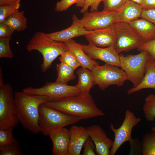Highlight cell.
Wrapping results in <instances>:
<instances>
[{"mask_svg":"<svg viewBox=\"0 0 155 155\" xmlns=\"http://www.w3.org/2000/svg\"><path fill=\"white\" fill-rule=\"evenodd\" d=\"M129 23L142 39L144 42L155 38V25L145 19H137Z\"/></svg>","mask_w":155,"mask_h":155,"instance_id":"20","label":"cell"},{"mask_svg":"<svg viewBox=\"0 0 155 155\" xmlns=\"http://www.w3.org/2000/svg\"><path fill=\"white\" fill-rule=\"evenodd\" d=\"M142 10L140 5L128 0L122 7L116 12L114 23H129L140 17Z\"/></svg>","mask_w":155,"mask_h":155,"instance_id":"18","label":"cell"},{"mask_svg":"<svg viewBox=\"0 0 155 155\" xmlns=\"http://www.w3.org/2000/svg\"><path fill=\"white\" fill-rule=\"evenodd\" d=\"M115 13L103 10L90 12L87 11L83 13L80 20L86 30L92 31L112 26L115 22Z\"/></svg>","mask_w":155,"mask_h":155,"instance_id":"11","label":"cell"},{"mask_svg":"<svg viewBox=\"0 0 155 155\" xmlns=\"http://www.w3.org/2000/svg\"><path fill=\"white\" fill-rule=\"evenodd\" d=\"M145 88L155 90V59L151 57L146 65L145 73L142 80L137 86L129 89L127 93L130 95Z\"/></svg>","mask_w":155,"mask_h":155,"instance_id":"19","label":"cell"},{"mask_svg":"<svg viewBox=\"0 0 155 155\" xmlns=\"http://www.w3.org/2000/svg\"><path fill=\"white\" fill-rule=\"evenodd\" d=\"M23 91L32 95L47 96L49 98V101L76 96L81 93V90L76 85L70 86L56 82H47L44 85L38 88L29 87L24 89Z\"/></svg>","mask_w":155,"mask_h":155,"instance_id":"9","label":"cell"},{"mask_svg":"<svg viewBox=\"0 0 155 155\" xmlns=\"http://www.w3.org/2000/svg\"><path fill=\"white\" fill-rule=\"evenodd\" d=\"M94 85H98L102 90L112 85L120 87L127 78L125 71L117 66L106 63L95 66L91 71Z\"/></svg>","mask_w":155,"mask_h":155,"instance_id":"7","label":"cell"},{"mask_svg":"<svg viewBox=\"0 0 155 155\" xmlns=\"http://www.w3.org/2000/svg\"><path fill=\"white\" fill-rule=\"evenodd\" d=\"M26 49L29 52L37 50L41 53L43 61L41 68L44 72L50 68L53 62L59 56L69 50L65 43L55 40L49 34L39 32L34 34Z\"/></svg>","mask_w":155,"mask_h":155,"instance_id":"3","label":"cell"},{"mask_svg":"<svg viewBox=\"0 0 155 155\" xmlns=\"http://www.w3.org/2000/svg\"><path fill=\"white\" fill-rule=\"evenodd\" d=\"M53 144L52 154L68 155L70 143L69 130L64 127L50 134Z\"/></svg>","mask_w":155,"mask_h":155,"instance_id":"16","label":"cell"},{"mask_svg":"<svg viewBox=\"0 0 155 155\" xmlns=\"http://www.w3.org/2000/svg\"><path fill=\"white\" fill-rule=\"evenodd\" d=\"M10 37L0 38V58L12 59L13 54L10 45Z\"/></svg>","mask_w":155,"mask_h":155,"instance_id":"27","label":"cell"},{"mask_svg":"<svg viewBox=\"0 0 155 155\" xmlns=\"http://www.w3.org/2000/svg\"><path fill=\"white\" fill-rule=\"evenodd\" d=\"M83 146L84 150L83 155H95V144L89 136L84 142Z\"/></svg>","mask_w":155,"mask_h":155,"instance_id":"36","label":"cell"},{"mask_svg":"<svg viewBox=\"0 0 155 155\" xmlns=\"http://www.w3.org/2000/svg\"><path fill=\"white\" fill-rule=\"evenodd\" d=\"M103 0H86L84 5L80 10V12L84 13L90 7V12L97 11L99 4Z\"/></svg>","mask_w":155,"mask_h":155,"instance_id":"34","label":"cell"},{"mask_svg":"<svg viewBox=\"0 0 155 155\" xmlns=\"http://www.w3.org/2000/svg\"><path fill=\"white\" fill-rule=\"evenodd\" d=\"M19 122L14 98L11 85L4 83L0 73V128L14 127Z\"/></svg>","mask_w":155,"mask_h":155,"instance_id":"5","label":"cell"},{"mask_svg":"<svg viewBox=\"0 0 155 155\" xmlns=\"http://www.w3.org/2000/svg\"><path fill=\"white\" fill-rule=\"evenodd\" d=\"M89 136L94 142L95 152L98 155H110L113 141L108 137L105 132L99 125H95L86 128Z\"/></svg>","mask_w":155,"mask_h":155,"instance_id":"13","label":"cell"},{"mask_svg":"<svg viewBox=\"0 0 155 155\" xmlns=\"http://www.w3.org/2000/svg\"><path fill=\"white\" fill-rule=\"evenodd\" d=\"M45 105L82 119L105 115L95 104L89 93H81L74 96L63 98L43 103Z\"/></svg>","mask_w":155,"mask_h":155,"instance_id":"1","label":"cell"},{"mask_svg":"<svg viewBox=\"0 0 155 155\" xmlns=\"http://www.w3.org/2000/svg\"><path fill=\"white\" fill-rule=\"evenodd\" d=\"M20 6L19 2L13 4L0 6V23L18 10Z\"/></svg>","mask_w":155,"mask_h":155,"instance_id":"30","label":"cell"},{"mask_svg":"<svg viewBox=\"0 0 155 155\" xmlns=\"http://www.w3.org/2000/svg\"><path fill=\"white\" fill-rule=\"evenodd\" d=\"M85 1L86 0H78V3L76 4V6L82 7L84 5Z\"/></svg>","mask_w":155,"mask_h":155,"instance_id":"41","label":"cell"},{"mask_svg":"<svg viewBox=\"0 0 155 155\" xmlns=\"http://www.w3.org/2000/svg\"><path fill=\"white\" fill-rule=\"evenodd\" d=\"M21 0H0V6L12 5L20 2Z\"/></svg>","mask_w":155,"mask_h":155,"instance_id":"40","label":"cell"},{"mask_svg":"<svg viewBox=\"0 0 155 155\" xmlns=\"http://www.w3.org/2000/svg\"><path fill=\"white\" fill-rule=\"evenodd\" d=\"M13 127L0 128V147L11 144L15 140L13 135Z\"/></svg>","mask_w":155,"mask_h":155,"instance_id":"31","label":"cell"},{"mask_svg":"<svg viewBox=\"0 0 155 155\" xmlns=\"http://www.w3.org/2000/svg\"><path fill=\"white\" fill-rule=\"evenodd\" d=\"M128 0H103V10L109 12H116L120 9Z\"/></svg>","mask_w":155,"mask_h":155,"instance_id":"32","label":"cell"},{"mask_svg":"<svg viewBox=\"0 0 155 155\" xmlns=\"http://www.w3.org/2000/svg\"><path fill=\"white\" fill-rule=\"evenodd\" d=\"M56 69L57 77L56 82L67 84L69 81L74 80L75 78L74 73V70L65 63L61 62L57 64Z\"/></svg>","mask_w":155,"mask_h":155,"instance_id":"24","label":"cell"},{"mask_svg":"<svg viewBox=\"0 0 155 155\" xmlns=\"http://www.w3.org/2000/svg\"><path fill=\"white\" fill-rule=\"evenodd\" d=\"M140 117H136L134 113L129 110L125 113L124 120L121 126L115 128L112 124L110 125L111 130L114 134L113 145L110 151V155H114L120 146L126 141L131 143L133 140L131 133L133 127L141 121Z\"/></svg>","mask_w":155,"mask_h":155,"instance_id":"10","label":"cell"},{"mask_svg":"<svg viewBox=\"0 0 155 155\" xmlns=\"http://www.w3.org/2000/svg\"><path fill=\"white\" fill-rule=\"evenodd\" d=\"M14 98L19 122L25 129L34 133H39V107L49 101V97L29 94L22 91L14 92Z\"/></svg>","mask_w":155,"mask_h":155,"instance_id":"2","label":"cell"},{"mask_svg":"<svg viewBox=\"0 0 155 155\" xmlns=\"http://www.w3.org/2000/svg\"><path fill=\"white\" fill-rule=\"evenodd\" d=\"M23 153L20 150L19 143L16 139L11 144L0 147V155H22Z\"/></svg>","mask_w":155,"mask_h":155,"instance_id":"29","label":"cell"},{"mask_svg":"<svg viewBox=\"0 0 155 155\" xmlns=\"http://www.w3.org/2000/svg\"><path fill=\"white\" fill-rule=\"evenodd\" d=\"M91 31L86 30L80 19L76 15L74 14L72 17V23L69 27L63 30L49 34L53 40L65 43L76 37L85 36L89 34Z\"/></svg>","mask_w":155,"mask_h":155,"instance_id":"14","label":"cell"},{"mask_svg":"<svg viewBox=\"0 0 155 155\" xmlns=\"http://www.w3.org/2000/svg\"><path fill=\"white\" fill-rule=\"evenodd\" d=\"M134 2L141 6L144 0H128Z\"/></svg>","mask_w":155,"mask_h":155,"instance_id":"42","label":"cell"},{"mask_svg":"<svg viewBox=\"0 0 155 155\" xmlns=\"http://www.w3.org/2000/svg\"><path fill=\"white\" fill-rule=\"evenodd\" d=\"M38 124L44 136L50 134L67 126L74 124L81 119L79 117L63 113L43 104L39 107Z\"/></svg>","mask_w":155,"mask_h":155,"instance_id":"4","label":"cell"},{"mask_svg":"<svg viewBox=\"0 0 155 155\" xmlns=\"http://www.w3.org/2000/svg\"><path fill=\"white\" fill-rule=\"evenodd\" d=\"M141 145L142 155H155V131L145 134Z\"/></svg>","mask_w":155,"mask_h":155,"instance_id":"26","label":"cell"},{"mask_svg":"<svg viewBox=\"0 0 155 155\" xmlns=\"http://www.w3.org/2000/svg\"><path fill=\"white\" fill-rule=\"evenodd\" d=\"M137 49L138 51H147L151 57L155 59V38L151 40L143 42Z\"/></svg>","mask_w":155,"mask_h":155,"instance_id":"33","label":"cell"},{"mask_svg":"<svg viewBox=\"0 0 155 155\" xmlns=\"http://www.w3.org/2000/svg\"><path fill=\"white\" fill-rule=\"evenodd\" d=\"M152 131H155V126L154 127L152 128Z\"/></svg>","mask_w":155,"mask_h":155,"instance_id":"43","label":"cell"},{"mask_svg":"<svg viewBox=\"0 0 155 155\" xmlns=\"http://www.w3.org/2000/svg\"><path fill=\"white\" fill-rule=\"evenodd\" d=\"M141 6L142 9L155 8V0H144Z\"/></svg>","mask_w":155,"mask_h":155,"instance_id":"39","label":"cell"},{"mask_svg":"<svg viewBox=\"0 0 155 155\" xmlns=\"http://www.w3.org/2000/svg\"><path fill=\"white\" fill-rule=\"evenodd\" d=\"M60 56L59 58L60 61L67 64L74 70L80 66L79 62L69 50L64 52Z\"/></svg>","mask_w":155,"mask_h":155,"instance_id":"28","label":"cell"},{"mask_svg":"<svg viewBox=\"0 0 155 155\" xmlns=\"http://www.w3.org/2000/svg\"><path fill=\"white\" fill-rule=\"evenodd\" d=\"M78 81L76 85L81 92L88 94L94 85L91 71L89 69L82 67L77 71Z\"/></svg>","mask_w":155,"mask_h":155,"instance_id":"22","label":"cell"},{"mask_svg":"<svg viewBox=\"0 0 155 155\" xmlns=\"http://www.w3.org/2000/svg\"><path fill=\"white\" fill-rule=\"evenodd\" d=\"M140 17L148 20L155 25V8L142 9Z\"/></svg>","mask_w":155,"mask_h":155,"instance_id":"37","label":"cell"},{"mask_svg":"<svg viewBox=\"0 0 155 155\" xmlns=\"http://www.w3.org/2000/svg\"><path fill=\"white\" fill-rule=\"evenodd\" d=\"M119 55L120 67L125 72L127 80L133 84V87L136 86L144 77L146 65L150 55L145 51L135 55Z\"/></svg>","mask_w":155,"mask_h":155,"instance_id":"6","label":"cell"},{"mask_svg":"<svg viewBox=\"0 0 155 155\" xmlns=\"http://www.w3.org/2000/svg\"><path fill=\"white\" fill-rule=\"evenodd\" d=\"M69 50L75 55L82 67L87 68L91 71L98 63L91 59L84 52L82 44L76 42L72 39L65 42Z\"/></svg>","mask_w":155,"mask_h":155,"instance_id":"21","label":"cell"},{"mask_svg":"<svg viewBox=\"0 0 155 155\" xmlns=\"http://www.w3.org/2000/svg\"><path fill=\"white\" fill-rule=\"evenodd\" d=\"M145 117L148 121H153L155 118V95H148L145 98L142 107Z\"/></svg>","mask_w":155,"mask_h":155,"instance_id":"25","label":"cell"},{"mask_svg":"<svg viewBox=\"0 0 155 155\" xmlns=\"http://www.w3.org/2000/svg\"><path fill=\"white\" fill-rule=\"evenodd\" d=\"M85 36L89 43L100 48L114 47L116 40L113 25L107 28L91 31Z\"/></svg>","mask_w":155,"mask_h":155,"instance_id":"15","label":"cell"},{"mask_svg":"<svg viewBox=\"0 0 155 155\" xmlns=\"http://www.w3.org/2000/svg\"><path fill=\"white\" fill-rule=\"evenodd\" d=\"M78 0H61L56 5L55 10L57 12H62L67 10L71 5L76 4Z\"/></svg>","mask_w":155,"mask_h":155,"instance_id":"35","label":"cell"},{"mask_svg":"<svg viewBox=\"0 0 155 155\" xmlns=\"http://www.w3.org/2000/svg\"><path fill=\"white\" fill-rule=\"evenodd\" d=\"M2 23L8 25L15 31L18 32L24 31L27 28V20L24 11L17 10Z\"/></svg>","mask_w":155,"mask_h":155,"instance_id":"23","label":"cell"},{"mask_svg":"<svg viewBox=\"0 0 155 155\" xmlns=\"http://www.w3.org/2000/svg\"><path fill=\"white\" fill-rule=\"evenodd\" d=\"M82 47L85 53L91 59H99L106 64L120 67L119 54L113 46L100 48L89 43L87 45L82 44Z\"/></svg>","mask_w":155,"mask_h":155,"instance_id":"12","label":"cell"},{"mask_svg":"<svg viewBox=\"0 0 155 155\" xmlns=\"http://www.w3.org/2000/svg\"><path fill=\"white\" fill-rule=\"evenodd\" d=\"M113 26L116 38L114 47L118 54L123 51L137 48L144 42L129 23H115Z\"/></svg>","mask_w":155,"mask_h":155,"instance_id":"8","label":"cell"},{"mask_svg":"<svg viewBox=\"0 0 155 155\" xmlns=\"http://www.w3.org/2000/svg\"><path fill=\"white\" fill-rule=\"evenodd\" d=\"M15 30L8 25L0 23V38L10 37Z\"/></svg>","mask_w":155,"mask_h":155,"instance_id":"38","label":"cell"},{"mask_svg":"<svg viewBox=\"0 0 155 155\" xmlns=\"http://www.w3.org/2000/svg\"><path fill=\"white\" fill-rule=\"evenodd\" d=\"M70 143L68 155H80L83 145L89 137L86 128L73 125L69 129Z\"/></svg>","mask_w":155,"mask_h":155,"instance_id":"17","label":"cell"}]
</instances>
